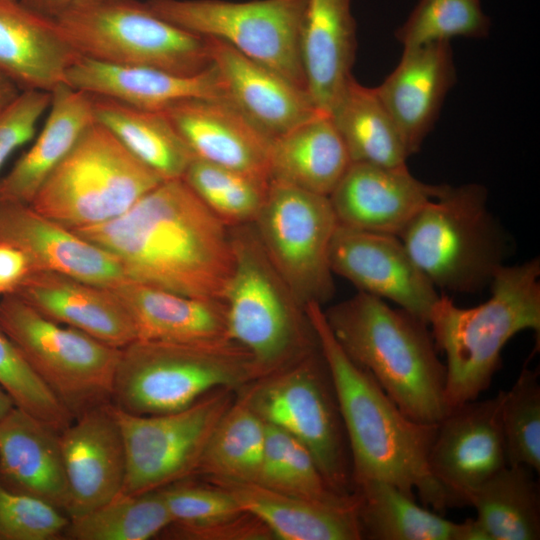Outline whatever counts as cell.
I'll use <instances>...</instances> for the list:
<instances>
[{"mask_svg":"<svg viewBox=\"0 0 540 540\" xmlns=\"http://www.w3.org/2000/svg\"><path fill=\"white\" fill-rule=\"evenodd\" d=\"M230 493L281 540H361L352 505H330L281 493L256 482L205 479Z\"/></svg>","mask_w":540,"mask_h":540,"instance_id":"obj_29","label":"cell"},{"mask_svg":"<svg viewBox=\"0 0 540 540\" xmlns=\"http://www.w3.org/2000/svg\"><path fill=\"white\" fill-rule=\"evenodd\" d=\"M540 262L538 258L494 274L491 296L484 303L461 308L439 296L428 320L437 350L446 357L448 410L479 398L491 384L501 352L517 333H540Z\"/></svg>","mask_w":540,"mask_h":540,"instance_id":"obj_4","label":"cell"},{"mask_svg":"<svg viewBox=\"0 0 540 540\" xmlns=\"http://www.w3.org/2000/svg\"><path fill=\"white\" fill-rule=\"evenodd\" d=\"M0 330L73 420L111 403L119 348L49 320L15 294L2 296Z\"/></svg>","mask_w":540,"mask_h":540,"instance_id":"obj_11","label":"cell"},{"mask_svg":"<svg viewBox=\"0 0 540 540\" xmlns=\"http://www.w3.org/2000/svg\"><path fill=\"white\" fill-rule=\"evenodd\" d=\"M143 1L157 16L200 37L220 40L306 90L300 37L307 0Z\"/></svg>","mask_w":540,"mask_h":540,"instance_id":"obj_12","label":"cell"},{"mask_svg":"<svg viewBox=\"0 0 540 540\" xmlns=\"http://www.w3.org/2000/svg\"><path fill=\"white\" fill-rule=\"evenodd\" d=\"M330 265L359 291L397 304L428 324L439 294L396 235L338 225Z\"/></svg>","mask_w":540,"mask_h":540,"instance_id":"obj_16","label":"cell"},{"mask_svg":"<svg viewBox=\"0 0 540 540\" xmlns=\"http://www.w3.org/2000/svg\"><path fill=\"white\" fill-rule=\"evenodd\" d=\"M351 164L330 115L318 114L272 139L270 180L328 196Z\"/></svg>","mask_w":540,"mask_h":540,"instance_id":"obj_31","label":"cell"},{"mask_svg":"<svg viewBox=\"0 0 540 540\" xmlns=\"http://www.w3.org/2000/svg\"><path fill=\"white\" fill-rule=\"evenodd\" d=\"M0 243L22 251L31 271L57 272L103 288L128 279L113 255L30 204L0 201Z\"/></svg>","mask_w":540,"mask_h":540,"instance_id":"obj_17","label":"cell"},{"mask_svg":"<svg viewBox=\"0 0 540 540\" xmlns=\"http://www.w3.org/2000/svg\"><path fill=\"white\" fill-rule=\"evenodd\" d=\"M22 90L0 73V112L5 109Z\"/></svg>","mask_w":540,"mask_h":540,"instance_id":"obj_49","label":"cell"},{"mask_svg":"<svg viewBox=\"0 0 540 540\" xmlns=\"http://www.w3.org/2000/svg\"><path fill=\"white\" fill-rule=\"evenodd\" d=\"M109 289L129 315L136 339L199 342L227 337L220 300L189 297L130 279Z\"/></svg>","mask_w":540,"mask_h":540,"instance_id":"obj_28","label":"cell"},{"mask_svg":"<svg viewBox=\"0 0 540 540\" xmlns=\"http://www.w3.org/2000/svg\"><path fill=\"white\" fill-rule=\"evenodd\" d=\"M266 255L299 302L321 306L335 292L330 248L338 221L328 196L270 180L251 223Z\"/></svg>","mask_w":540,"mask_h":540,"instance_id":"obj_13","label":"cell"},{"mask_svg":"<svg viewBox=\"0 0 540 540\" xmlns=\"http://www.w3.org/2000/svg\"><path fill=\"white\" fill-rule=\"evenodd\" d=\"M231 228L234 266L225 286L226 336L268 375L319 349L303 306L278 273L252 224Z\"/></svg>","mask_w":540,"mask_h":540,"instance_id":"obj_6","label":"cell"},{"mask_svg":"<svg viewBox=\"0 0 540 540\" xmlns=\"http://www.w3.org/2000/svg\"><path fill=\"white\" fill-rule=\"evenodd\" d=\"M56 323L78 329L110 346L136 340L132 321L109 288L52 271H31L13 293Z\"/></svg>","mask_w":540,"mask_h":540,"instance_id":"obj_24","label":"cell"},{"mask_svg":"<svg viewBox=\"0 0 540 540\" xmlns=\"http://www.w3.org/2000/svg\"><path fill=\"white\" fill-rule=\"evenodd\" d=\"M162 112L195 158L270 181L272 138L227 100L187 99Z\"/></svg>","mask_w":540,"mask_h":540,"instance_id":"obj_20","label":"cell"},{"mask_svg":"<svg viewBox=\"0 0 540 540\" xmlns=\"http://www.w3.org/2000/svg\"><path fill=\"white\" fill-rule=\"evenodd\" d=\"M65 83L92 95L113 98L152 111L187 99H224L213 64L185 75L146 66L113 65L80 57L69 69Z\"/></svg>","mask_w":540,"mask_h":540,"instance_id":"obj_25","label":"cell"},{"mask_svg":"<svg viewBox=\"0 0 540 540\" xmlns=\"http://www.w3.org/2000/svg\"><path fill=\"white\" fill-rule=\"evenodd\" d=\"M505 391L447 411L437 423L428 454L432 477L445 489L453 506L508 465L501 410Z\"/></svg>","mask_w":540,"mask_h":540,"instance_id":"obj_15","label":"cell"},{"mask_svg":"<svg viewBox=\"0 0 540 540\" xmlns=\"http://www.w3.org/2000/svg\"><path fill=\"white\" fill-rule=\"evenodd\" d=\"M0 483L66 514L69 490L60 431L15 406L0 421Z\"/></svg>","mask_w":540,"mask_h":540,"instance_id":"obj_26","label":"cell"},{"mask_svg":"<svg viewBox=\"0 0 540 540\" xmlns=\"http://www.w3.org/2000/svg\"><path fill=\"white\" fill-rule=\"evenodd\" d=\"M189 479L158 489L171 516V524L160 535L208 526L244 512L223 488L208 481L199 484Z\"/></svg>","mask_w":540,"mask_h":540,"instance_id":"obj_43","label":"cell"},{"mask_svg":"<svg viewBox=\"0 0 540 540\" xmlns=\"http://www.w3.org/2000/svg\"><path fill=\"white\" fill-rule=\"evenodd\" d=\"M31 272L30 263L19 249L0 243V295L13 294Z\"/></svg>","mask_w":540,"mask_h":540,"instance_id":"obj_47","label":"cell"},{"mask_svg":"<svg viewBox=\"0 0 540 540\" xmlns=\"http://www.w3.org/2000/svg\"><path fill=\"white\" fill-rule=\"evenodd\" d=\"M169 539L182 540H269L275 539L270 529L257 517L243 513L217 523L162 534Z\"/></svg>","mask_w":540,"mask_h":540,"instance_id":"obj_46","label":"cell"},{"mask_svg":"<svg viewBox=\"0 0 540 540\" xmlns=\"http://www.w3.org/2000/svg\"><path fill=\"white\" fill-rule=\"evenodd\" d=\"M69 521L63 511L44 500L0 483V540L60 539Z\"/></svg>","mask_w":540,"mask_h":540,"instance_id":"obj_44","label":"cell"},{"mask_svg":"<svg viewBox=\"0 0 540 540\" xmlns=\"http://www.w3.org/2000/svg\"><path fill=\"white\" fill-rule=\"evenodd\" d=\"M443 188L417 179L407 165L351 163L329 199L339 225L398 236Z\"/></svg>","mask_w":540,"mask_h":540,"instance_id":"obj_18","label":"cell"},{"mask_svg":"<svg viewBox=\"0 0 540 540\" xmlns=\"http://www.w3.org/2000/svg\"><path fill=\"white\" fill-rule=\"evenodd\" d=\"M171 524L159 490L118 493L99 507L70 519L63 538L70 540H148Z\"/></svg>","mask_w":540,"mask_h":540,"instance_id":"obj_37","label":"cell"},{"mask_svg":"<svg viewBox=\"0 0 540 540\" xmlns=\"http://www.w3.org/2000/svg\"><path fill=\"white\" fill-rule=\"evenodd\" d=\"M329 115L351 163L406 165L410 154L404 139L375 88L352 77Z\"/></svg>","mask_w":540,"mask_h":540,"instance_id":"obj_35","label":"cell"},{"mask_svg":"<svg viewBox=\"0 0 540 540\" xmlns=\"http://www.w3.org/2000/svg\"><path fill=\"white\" fill-rule=\"evenodd\" d=\"M69 490L66 514L79 517L122 491L126 449L112 404L92 409L60 432Z\"/></svg>","mask_w":540,"mask_h":540,"instance_id":"obj_19","label":"cell"},{"mask_svg":"<svg viewBox=\"0 0 540 540\" xmlns=\"http://www.w3.org/2000/svg\"><path fill=\"white\" fill-rule=\"evenodd\" d=\"M256 483L324 504L352 505L356 502L353 492L348 496L340 495L328 485L312 455L300 442L268 423Z\"/></svg>","mask_w":540,"mask_h":540,"instance_id":"obj_38","label":"cell"},{"mask_svg":"<svg viewBox=\"0 0 540 540\" xmlns=\"http://www.w3.org/2000/svg\"><path fill=\"white\" fill-rule=\"evenodd\" d=\"M323 311L345 353L407 417L434 424L445 416L446 368L427 323L361 291Z\"/></svg>","mask_w":540,"mask_h":540,"instance_id":"obj_3","label":"cell"},{"mask_svg":"<svg viewBox=\"0 0 540 540\" xmlns=\"http://www.w3.org/2000/svg\"><path fill=\"white\" fill-rule=\"evenodd\" d=\"M352 0H307L300 37L306 90L330 114L353 77L356 25Z\"/></svg>","mask_w":540,"mask_h":540,"instance_id":"obj_27","label":"cell"},{"mask_svg":"<svg viewBox=\"0 0 540 540\" xmlns=\"http://www.w3.org/2000/svg\"><path fill=\"white\" fill-rule=\"evenodd\" d=\"M204 204L229 227L251 224L265 201L270 181L197 158L184 176Z\"/></svg>","mask_w":540,"mask_h":540,"instance_id":"obj_39","label":"cell"},{"mask_svg":"<svg viewBox=\"0 0 540 540\" xmlns=\"http://www.w3.org/2000/svg\"><path fill=\"white\" fill-rule=\"evenodd\" d=\"M265 435L266 423L239 396L212 431L195 475L204 479L256 482Z\"/></svg>","mask_w":540,"mask_h":540,"instance_id":"obj_36","label":"cell"},{"mask_svg":"<svg viewBox=\"0 0 540 540\" xmlns=\"http://www.w3.org/2000/svg\"><path fill=\"white\" fill-rule=\"evenodd\" d=\"M240 391V396L264 422L285 431L310 452L335 492L352 494L347 435L320 349Z\"/></svg>","mask_w":540,"mask_h":540,"instance_id":"obj_9","label":"cell"},{"mask_svg":"<svg viewBox=\"0 0 540 540\" xmlns=\"http://www.w3.org/2000/svg\"><path fill=\"white\" fill-rule=\"evenodd\" d=\"M81 57L193 75L211 64L209 43L157 16L143 0L70 7L53 18Z\"/></svg>","mask_w":540,"mask_h":540,"instance_id":"obj_10","label":"cell"},{"mask_svg":"<svg viewBox=\"0 0 540 540\" xmlns=\"http://www.w3.org/2000/svg\"><path fill=\"white\" fill-rule=\"evenodd\" d=\"M456 81L450 42L404 48L400 61L375 87L407 150L418 152Z\"/></svg>","mask_w":540,"mask_h":540,"instance_id":"obj_22","label":"cell"},{"mask_svg":"<svg viewBox=\"0 0 540 540\" xmlns=\"http://www.w3.org/2000/svg\"><path fill=\"white\" fill-rule=\"evenodd\" d=\"M508 465H524L540 472V383L536 370L523 368L501 410Z\"/></svg>","mask_w":540,"mask_h":540,"instance_id":"obj_41","label":"cell"},{"mask_svg":"<svg viewBox=\"0 0 540 540\" xmlns=\"http://www.w3.org/2000/svg\"><path fill=\"white\" fill-rule=\"evenodd\" d=\"M490 27L481 0H418L395 37L407 48L456 37L482 38Z\"/></svg>","mask_w":540,"mask_h":540,"instance_id":"obj_40","label":"cell"},{"mask_svg":"<svg viewBox=\"0 0 540 540\" xmlns=\"http://www.w3.org/2000/svg\"><path fill=\"white\" fill-rule=\"evenodd\" d=\"M487 201L479 184L444 185L398 235L436 289L478 292L504 265L507 241Z\"/></svg>","mask_w":540,"mask_h":540,"instance_id":"obj_7","label":"cell"},{"mask_svg":"<svg viewBox=\"0 0 540 540\" xmlns=\"http://www.w3.org/2000/svg\"><path fill=\"white\" fill-rule=\"evenodd\" d=\"M306 313L317 336L336 392L352 465V483L383 480L436 512L452 507L445 489L432 477L428 454L437 423L407 417L375 379L342 349L318 303Z\"/></svg>","mask_w":540,"mask_h":540,"instance_id":"obj_2","label":"cell"},{"mask_svg":"<svg viewBox=\"0 0 540 540\" xmlns=\"http://www.w3.org/2000/svg\"><path fill=\"white\" fill-rule=\"evenodd\" d=\"M80 57L53 18L0 0V73L21 90L51 93Z\"/></svg>","mask_w":540,"mask_h":540,"instance_id":"obj_23","label":"cell"},{"mask_svg":"<svg viewBox=\"0 0 540 540\" xmlns=\"http://www.w3.org/2000/svg\"><path fill=\"white\" fill-rule=\"evenodd\" d=\"M0 386L16 407L59 431L73 418L41 381L10 339L0 330Z\"/></svg>","mask_w":540,"mask_h":540,"instance_id":"obj_42","label":"cell"},{"mask_svg":"<svg viewBox=\"0 0 540 540\" xmlns=\"http://www.w3.org/2000/svg\"><path fill=\"white\" fill-rule=\"evenodd\" d=\"M206 39L224 99L270 138L280 136L322 113L304 88L228 44L214 38Z\"/></svg>","mask_w":540,"mask_h":540,"instance_id":"obj_21","label":"cell"},{"mask_svg":"<svg viewBox=\"0 0 540 540\" xmlns=\"http://www.w3.org/2000/svg\"><path fill=\"white\" fill-rule=\"evenodd\" d=\"M93 122L90 94L67 84L52 91L44 126L28 151L0 178V201L30 204Z\"/></svg>","mask_w":540,"mask_h":540,"instance_id":"obj_30","label":"cell"},{"mask_svg":"<svg viewBox=\"0 0 540 540\" xmlns=\"http://www.w3.org/2000/svg\"><path fill=\"white\" fill-rule=\"evenodd\" d=\"M362 539L479 540L473 519L456 523L416 503L415 497L383 480L354 484Z\"/></svg>","mask_w":540,"mask_h":540,"instance_id":"obj_32","label":"cell"},{"mask_svg":"<svg viewBox=\"0 0 540 540\" xmlns=\"http://www.w3.org/2000/svg\"><path fill=\"white\" fill-rule=\"evenodd\" d=\"M113 255L132 281L222 301L234 266L231 228L183 178L163 180L122 215L72 230Z\"/></svg>","mask_w":540,"mask_h":540,"instance_id":"obj_1","label":"cell"},{"mask_svg":"<svg viewBox=\"0 0 540 540\" xmlns=\"http://www.w3.org/2000/svg\"><path fill=\"white\" fill-rule=\"evenodd\" d=\"M163 180L94 121L50 173L30 205L76 230L122 215Z\"/></svg>","mask_w":540,"mask_h":540,"instance_id":"obj_8","label":"cell"},{"mask_svg":"<svg viewBox=\"0 0 540 540\" xmlns=\"http://www.w3.org/2000/svg\"><path fill=\"white\" fill-rule=\"evenodd\" d=\"M234 399V390L220 388L187 408L157 415H133L112 405L126 449L121 492L154 491L195 475L212 431Z\"/></svg>","mask_w":540,"mask_h":540,"instance_id":"obj_14","label":"cell"},{"mask_svg":"<svg viewBox=\"0 0 540 540\" xmlns=\"http://www.w3.org/2000/svg\"><path fill=\"white\" fill-rule=\"evenodd\" d=\"M15 407L11 397L0 386V421Z\"/></svg>","mask_w":540,"mask_h":540,"instance_id":"obj_50","label":"cell"},{"mask_svg":"<svg viewBox=\"0 0 540 540\" xmlns=\"http://www.w3.org/2000/svg\"><path fill=\"white\" fill-rule=\"evenodd\" d=\"M21 3L29 7L30 9L45 15L47 17L54 18L64 10L87 3L112 1V0H19Z\"/></svg>","mask_w":540,"mask_h":540,"instance_id":"obj_48","label":"cell"},{"mask_svg":"<svg viewBox=\"0 0 540 540\" xmlns=\"http://www.w3.org/2000/svg\"><path fill=\"white\" fill-rule=\"evenodd\" d=\"M91 95L94 121L164 180L183 178L194 155L162 111Z\"/></svg>","mask_w":540,"mask_h":540,"instance_id":"obj_33","label":"cell"},{"mask_svg":"<svg viewBox=\"0 0 540 540\" xmlns=\"http://www.w3.org/2000/svg\"><path fill=\"white\" fill-rule=\"evenodd\" d=\"M50 103V92L22 90L0 112V169L15 150L35 137L37 124Z\"/></svg>","mask_w":540,"mask_h":540,"instance_id":"obj_45","label":"cell"},{"mask_svg":"<svg viewBox=\"0 0 540 540\" xmlns=\"http://www.w3.org/2000/svg\"><path fill=\"white\" fill-rule=\"evenodd\" d=\"M464 502L475 509L483 540L540 539L539 484L527 466L506 465L469 491Z\"/></svg>","mask_w":540,"mask_h":540,"instance_id":"obj_34","label":"cell"},{"mask_svg":"<svg viewBox=\"0 0 540 540\" xmlns=\"http://www.w3.org/2000/svg\"><path fill=\"white\" fill-rule=\"evenodd\" d=\"M264 376L253 356L227 337L199 342L136 339L120 349L111 404L133 415L165 414L220 388L240 391Z\"/></svg>","mask_w":540,"mask_h":540,"instance_id":"obj_5","label":"cell"}]
</instances>
